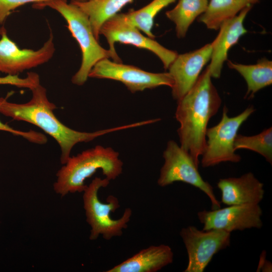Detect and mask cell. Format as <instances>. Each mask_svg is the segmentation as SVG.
Wrapping results in <instances>:
<instances>
[{
	"mask_svg": "<svg viewBox=\"0 0 272 272\" xmlns=\"http://www.w3.org/2000/svg\"><path fill=\"white\" fill-rule=\"evenodd\" d=\"M74 1H77V2H82L88 1H89V0H74Z\"/></svg>",
	"mask_w": 272,
	"mask_h": 272,
	"instance_id": "obj_26",
	"label": "cell"
},
{
	"mask_svg": "<svg viewBox=\"0 0 272 272\" xmlns=\"http://www.w3.org/2000/svg\"><path fill=\"white\" fill-rule=\"evenodd\" d=\"M99 34L106 38L115 62H122L116 52L115 42L131 44L152 52L161 60L166 70L168 69L178 55L176 51L165 48L154 39L143 35L128 21L124 13H117L107 20L101 26Z\"/></svg>",
	"mask_w": 272,
	"mask_h": 272,
	"instance_id": "obj_8",
	"label": "cell"
},
{
	"mask_svg": "<svg viewBox=\"0 0 272 272\" xmlns=\"http://www.w3.org/2000/svg\"><path fill=\"white\" fill-rule=\"evenodd\" d=\"M0 39V73L18 75L49 61L55 51L53 36L50 29L48 39L37 50L20 49L9 38L5 29Z\"/></svg>",
	"mask_w": 272,
	"mask_h": 272,
	"instance_id": "obj_12",
	"label": "cell"
},
{
	"mask_svg": "<svg viewBox=\"0 0 272 272\" xmlns=\"http://www.w3.org/2000/svg\"><path fill=\"white\" fill-rule=\"evenodd\" d=\"M262 211L259 204L231 205L211 211L197 213L204 230L216 229L229 233L247 229H260L263 223Z\"/></svg>",
	"mask_w": 272,
	"mask_h": 272,
	"instance_id": "obj_11",
	"label": "cell"
},
{
	"mask_svg": "<svg viewBox=\"0 0 272 272\" xmlns=\"http://www.w3.org/2000/svg\"><path fill=\"white\" fill-rule=\"evenodd\" d=\"M109 182L105 177H95L83 192L86 221L91 227L89 238L91 240L97 239L100 235L107 240L121 236L132 215V210L126 208L120 218L113 219L111 217V213L120 207L118 198L110 195L106 198L107 202H102L98 195L99 190L107 187Z\"/></svg>",
	"mask_w": 272,
	"mask_h": 272,
	"instance_id": "obj_5",
	"label": "cell"
},
{
	"mask_svg": "<svg viewBox=\"0 0 272 272\" xmlns=\"http://www.w3.org/2000/svg\"><path fill=\"white\" fill-rule=\"evenodd\" d=\"M164 160L157 183L165 187L175 182H183L203 191L212 203V210L221 208L212 185L203 179L198 171V166L190 155L174 140H170L163 154Z\"/></svg>",
	"mask_w": 272,
	"mask_h": 272,
	"instance_id": "obj_7",
	"label": "cell"
},
{
	"mask_svg": "<svg viewBox=\"0 0 272 272\" xmlns=\"http://www.w3.org/2000/svg\"><path fill=\"white\" fill-rule=\"evenodd\" d=\"M133 0H89L71 2L79 7L88 17L95 38L99 41L102 25L121 9Z\"/></svg>",
	"mask_w": 272,
	"mask_h": 272,
	"instance_id": "obj_19",
	"label": "cell"
},
{
	"mask_svg": "<svg viewBox=\"0 0 272 272\" xmlns=\"http://www.w3.org/2000/svg\"><path fill=\"white\" fill-rule=\"evenodd\" d=\"M176 0H153L147 5L139 10H131L124 13L125 17L140 30L148 37L154 39L155 36L152 32L154 19L157 14L169 5Z\"/></svg>",
	"mask_w": 272,
	"mask_h": 272,
	"instance_id": "obj_21",
	"label": "cell"
},
{
	"mask_svg": "<svg viewBox=\"0 0 272 272\" xmlns=\"http://www.w3.org/2000/svg\"><path fill=\"white\" fill-rule=\"evenodd\" d=\"M33 7L42 9L50 8L65 19L67 28L77 41L82 52V62L79 70L72 78V82L76 85H84L89 74L99 61L114 57L109 49L102 47L93 33L88 16L76 5L66 0H49L33 4Z\"/></svg>",
	"mask_w": 272,
	"mask_h": 272,
	"instance_id": "obj_4",
	"label": "cell"
},
{
	"mask_svg": "<svg viewBox=\"0 0 272 272\" xmlns=\"http://www.w3.org/2000/svg\"><path fill=\"white\" fill-rule=\"evenodd\" d=\"M234 147L235 150L246 149L256 152L272 164V127L264 129L260 133L251 136L237 134Z\"/></svg>",
	"mask_w": 272,
	"mask_h": 272,
	"instance_id": "obj_23",
	"label": "cell"
},
{
	"mask_svg": "<svg viewBox=\"0 0 272 272\" xmlns=\"http://www.w3.org/2000/svg\"><path fill=\"white\" fill-rule=\"evenodd\" d=\"M49 0H0V25H3L12 12L29 3L36 4Z\"/></svg>",
	"mask_w": 272,
	"mask_h": 272,
	"instance_id": "obj_24",
	"label": "cell"
},
{
	"mask_svg": "<svg viewBox=\"0 0 272 272\" xmlns=\"http://www.w3.org/2000/svg\"><path fill=\"white\" fill-rule=\"evenodd\" d=\"M259 1L210 0L206 11L198 17V21L203 23L208 29L217 30L224 21Z\"/></svg>",
	"mask_w": 272,
	"mask_h": 272,
	"instance_id": "obj_17",
	"label": "cell"
},
{
	"mask_svg": "<svg viewBox=\"0 0 272 272\" xmlns=\"http://www.w3.org/2000/svg\"><path fill=\"white\" fill-rule=\"evenodd\" d=\"M212 43L193 51L178 54L169 66V73L173 80L172 95L177 101L193 87L206 64L211 59Z\"/></svg>",
	"mask_w": 272,
	"mask_h": 272,
	"instance_id": "obj_13",
	"label": "cell"
},
{
	"mask_svg": "<svg viewBox=\"0 0 272 272\" xmlns=\"http://www.w3.org/2000/svg\"><path fill=\"white\" fill-rule=\"evenodd\" d=\"M208 0H179L176 6L166 12L167 17L175 25L176 35L184 38L194 20L206 10Z\"/></svg>",
	"mask_w": 272,
	"mask_h": 272,
	"instance_id": "obj_20",
	"label": "cell"
},
{
	"mask_svg": "<svg viewBox=\"0 0 272 272\" xmlns=\"http://www.w3.org/2000/svg\"><path fill=\"white\" fill-rule=\"evenodd\" d=\"M5 29L6 28L3 26L0 27V35Z\"/></svg>",
	"mask_w": 272,
	"mask_h": 272,
	"instance_id": "obj_25",
	"label": "cell"
},
{
	"mask_svg": "<svg viewBox=\"0 0 272 272\" xmlns=\"http://www.w3.org/2000/svg\"><path fill=\"white\" fill-rule=\"evenodd\" d=\"M217 187L222 202L227 206L259 204L264 194L263 184L250 172L238 177L221 178Z\"/></svg>",
	"mask_w": 272,
	"mask_h": 272,
	"instance_id": "obj_15",
	"label": "cell"
},
{
	"mask_svg": "<svg viewBox=\"0 0 272 272\" xmlns=\"http://www.w3.org/2000/svg\"><path fill=\"white\" fill-rule=\"evenodd\" d=\"M30 90L32 98L24 103H12L0 97V113L14 120L33 124L52 137L60 147V162L62 165L67 162L76 144L89 142L107 133L137 126L135 123H132L93 132L74 130L57 118L53 113L56 107L49 101L45 87L39 84Z\"/></svg>",
	"mask_w": 272,
	"mask_h": 272,
	"instance_id": "obj_1",
	"label": "cell"
},
{
	"mask_svg": "<svg viewBox=\"0 0 272 272\" xmlns=\"http://www.w3.org/2000/svg\"><path fill=\"white\" fill-rule=\"evenodd\" d=\"M209 67L200 74L190 90L177 101L175 116L179 123L180 146L198 166L206 143V131L211 118L219 111L221 97L212 83Z\"/></svg>",
	"mask_w": 272,
	"mask_h": 272,
	"instance_id": "obj_2",
	"label": "cell"
},
{
	"mask_svg": "<svg viewBox=\"0 0 272 272\" xmlns=\"http://www.w3.org/2000/svg\"><path fill=\"white\" fill-rule=\"evenodd\" d=\"M89 78L105 79L120 82L131 93L152 89L161 86L171 88L173 80L169 72L154 73L137 66L104 58L91 69Z\"/></svg>",
	"mask_w": 272,
	"mask_h": 272,
	"instance_id": "obj_9",
	"label": "cell"
},
{
	"mask_svg": "<svg viewBox=\"0 0 272 272\" xmlns=\"http://www.w3.org/2000/svg\"><path fill=\"white\" fill-rule=\"evenodd\" d=\"M253 106L246 108L239 114L229 117L228 110L223 107L220 122L206 131V143L202 154L201 165L204 168L218 165L223 162L238 163L241 160L235 153L234 141L242 124L255 111Z\"/></svg>",
	"mask_w": 272,
	"mask_h": 272,
	"instance_id": "obj_6",
	"label": "cell"
},
{
	"mask_svg": "<svg viewBox=\"0 0 272 272\" xmlns=\"http://www.w3.org/2000/svg\"><path fill=\"white\" fill-rule=\"evenodd\" d=\"M252 6H249L238 15L226 20L220 26L219 33L211 43L212 52L208 65L212 78H219L224 62L227 60L228 52L236 44L241 36L247 33L243 22Z\"/></svg>",
	"mask_w": 272,
	"mask_h": 272,
	"instance_id": "obj_14",
	"label": "cell"
},
{
	"mask_svg": "<svg viewBox=\"0 0 272 272\" xmlns=\"http://www.w3.org/2000/svg\"><path fill=\"white\" fill-rule=\"evenodd\" d=\"M229 67L237 71L247 85L245 98L250 99L260 90L272 84V61L263 58L255 64H243L228 60Z\"/></svg>",
	"mask_w": 272,
	"mask_h": 272,
	"instance_id": "obj_18",
	"label": "cell"
},
{
	"mask_svg": "<svg viewBox=\"0 0 272 272\" xmlns=\"http://www.w3.org/2000/svg\"><path fill=\"white\" fill-rule=\"evenodd\" d=\"M35 83L33 76L28 73L25 78H21L18 75H7L0 77V85H10L19 88L30 89ZM0 130L10 132L17 136H21L27 141L37 144H44L47 142L46 137L42 133L32 130L24 131L15 129L0 120Z\"/></svg>",
	"mask_w": 272,
	"mask_h": 272,
	"instance_id": "obj_22",
	"label": "cell"
},
{
	"mask_svg": "<svg viewBox=\"0 0 272 272\" xmlns=\"http://www.w3.org/2000/svg\"><path fill=\"white\" fill-rule=\"evenodd\" d=\"M119 156L112 148L97 145L70 156L56 173L54 190L62 197L69 193L83 192L87 186L86 179L99 169L109 181L115 179L123 169V162Z\"/></svg>",
	"mask_w": 272,
	"mask_h": 272,
	"instance_id": "obj_3",
	"label": "cell"
},
{
	"mask_svg": "<svg viewBox=\"0 0 272 272\" xmlns=\"http://www.w3.org/2000/svg\"><path fill=\"white\" fill-rule=\"evenodd\" d=\"M180 235L188 255L184 272H203L214 255L230 245L231 233L220 230H200L189 226L181 230Z\"/></svg>",
	"mask_w": 272,
	"mask_h": 272,
	"instance_id": "obj_10",
	"label": "cell"
},
{
	"mask_svg": "<svg viewBox=\"0 0 272 272\" xmlns=\"http://www.w3.org/2000/svg\"><path fill=\"white\" fill-rule=\"evenodd\" d=\"M173 257V252L169 246L151 245L106 271L156 272L172 263Z\"/></svg>",
	"mask_w": 272,
	"mask_h": 272,
	"instance_id": "obj_16",
	"label": "cell"
}]
</instances>
